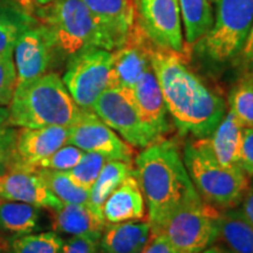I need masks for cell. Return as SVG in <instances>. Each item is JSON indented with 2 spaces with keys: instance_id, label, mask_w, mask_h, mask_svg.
Segmentation results:
<instances>
[{
  "instance_id": "6da1fadb",
  "label": "cell",
  "mask_w": 253,
  "mask_h": 253,
  "mask_svg": "<svg viewBox=\"0 0 253 253\" xmlns=\"http://www.w3.org/2000/svg\"><path fill=\"white\" fill-rule=\"evenodd\" d=\"M150 63L179 134L209 137L225 116V100L186 66L182 53L153 45Z\"/></svg>"
},
{
  "instance_id": "7a4b0ae2",
  "label": "cell",
  "mask_w": 253,
  "mask_h": 253,
  "mask_svg": "<svg viewBox=\"0 0 253 253\" xmlns=\"http://www.w3.org/2000/svg\"><path fill=\"white\" fill-rule=\"evenodd\" d=\"M135 175L148 207L151 229L179 208L202 199L172 140H157L135 158Z\"/></svg>"
},
{
  "instance_id": "3957f363",
  "label": "cell",
  "mask_w": 253,
  "mask_h": 253,
  "mask_svg": "<svg viewBox=\"0 0 253 253\" xmlns=\"http://www.w3.org/2000/svg\"><path fill=\"white\" fill-rule=\"evenodd\" d=\"M7 108V125L14 128L71 126L84 110L73 100L62 79L49 72L28 84H17Z\"/></svg>"
},
{
  "instance_id": "277c9868",
  "label": "cell",
  "mask_w": 253,
  "mask_h": 253,
  "mask_svg": "<svg viewBox=\"0 0 253 253\" xmlns=\"http://www.w3.org/2000/svg\"><path fill=\"white\" fill-rule=\"evenodd\" d=\"M37 21L45 28L56 56L69 59L89 48L113 52L118 42L81 0H54L40 6Z\"/></svg>"
},
{
  "instance_id": "5b68a950",
  "label": "cell",
  "mask_w": 253,
  "mask_h": 253,
  "mask_svg": "<svg viewBox=\"0 0 253 253\" xmlns=\"http://www.w3.org/2000/svg\"><path fill=\"white\" fill-rule=\"evenodd\" d=\"M183 162L205 203L223 210L237 208L242 203L250 184V177L242 168L220 166L205 138L186 142Z\"/></svg>"
},
{
  "instance_id": "8992f818",
  "label": "cell",
  "mask_w": 253,
  "mask_h": 253,
  "mask_svg": "<svg viewBox=\"0 0 253 253\" xmlns=\"http://www.w3.org/2000/svg\"><path fill=\"white\" fill-rule=\"evenodd\" d=\"M211 30L202 38L201 53L209 61L226 63L238 58L253 25V0H216Z\"/></svg>"
},
{
  "instance_id": "52a82bcc",
  "label": "cell",
  "mask_w": 253,
  "mask_h": 253,
  "mask_svg": "<svg viewBox=\"0 0 253 253\" xmlns=\"http://www.w3.org/2000/svg\"><path fill=\"white\" fill-rule=\"evenodd\" d=\"M219 216L218 209L198 199L179 208L151 232L166 237L179 253H199L218 238Z\"/></svg>"
},
{
  "instance_id": "ba28073f",
  "label": "cell",
  "mask_w": 253,
  "mask_h": 253,
  "mask_svg": "<svg viewBox=\"0 0 253 253\" xmlns=\"http://www.w3.org/2000/svg\"><path fill=\"white\" fill-rule=\"evenodd\" d=\"M113 52L89 48L67 61L62 81L73 100L84 110H91L104 90L110 87Z\"/></svg>"
},
{
  "instance_id": "9c48e42d",
  "label": "cell",
  "mask_w": 253,
  "mask_h": 253,
  "mask_svg": "<svg viewBox=\"0 0 253 253\" xmlns=\"http://www.w3.org/2000/svg\"><path fill=\"white\" fill-rule=\"evenodd\" d=\"M91 110L131 147L143 149L155 141L161 140L142 121L131 90L108 88L100 95Z\"/></svg>"
},
{
  "instance_id": "30bf717a",
  "label": "cell",
  "mask_w": 253,
  "mask_h": 253,
  "mask_svg": "<svg viewBox=\"0 0 253 253\" xmlns=\"http://www.w3.org/2000/svg\"><path fill=\"white\" fill-rule=\"evenodd\" d=\"M135 21L155 47L183 53L182 17L177 0H132Z\"/></svg>"
},
{
  "instance_id": "8fae6325",
  "label": "cell",
  "mask_w": 253,
  "mask_h": 253,
  "mask_svg": "<svg viewBox=\"0 0 253 253\" xmlns=\"http://www.w3.org/2000/svg\"><path fill=\"white\" fill-rule=\"evenodd\" d=\"M67 144L86 153L103 155L109 161L132 163L135 157L134 147L115 134L93 110H82L79 121L69 126Z\"/></svg>"
},
{
  "instance_id": "7c38bea8",
  "label": "cell",
  "mask_w": 253,
  "mask_h": 253,
  "mask_svg": "<svg viewBox=\"0 0 253 253\" xmlns=\"http://www.w3.org/2000/svg\"><path fill=\"white\" fill-rule=\"evenodd\" d=\"M13 54L17 84H28L45 75L56 58L52 40L38 21L21 34Z\"/></svg>"
},
{
  "instance_id": "4fadbf2b",
  "label": "cell",
  "mask_w": 253,
  "mask_h": 253,
  "mask_svg": "<svg viewBox=\"0 0 253 253\" xmlns=\"http://www.w3.org/2000/svg\"><path fill=\"white\" fill-rule=\"evenodd\" d=\"M153 43L135 23L125 42L113 50V68L109 88L132 90L135 84L150 67Z\"/></svg>"
},
{
  "instance_id": "5bb4252c",
  "label": "cell",
  "mask_w": 253,
  "mask_h": 253,
  "mask_svg": "<svg viewBox=\"0 0 253 253\" xmlns=\"http://www.w3.org/2000/svg\"><path fill=\"white\" fill-rule=\"evenodd\" d=\"M69 126H49L41 128H18L12 169L33 170L40 161L67 144Z\"/></svg>"
},
{
  "instance_id": "9a60e30c",
  "label": "cell",
  "mask_w": 253,
  "mask_h": 253,
  "mask_svg": "<svg viewBox=\"0 0 253 253\" xmlns=\"http://www.w3.org/2000/svg\"><path fill=\"white\" fill-rule=\"evenodd\" d=\"M0 198L21 202L40 209H55L62 204L36 170L11 169L0 176Z\"/></svg>"
},
{
  "instance_id": "2e32d148",
  "label": "cell",
  "mask_w": 253,
  "mask_h": 253,
  "mask_svg": "<svg viewBox=\"0 0 253 253\" xmlns=\"http://www.w3.org/2000/svg\"><path fill=\"white\" fill-rule=\"evenodd\" d=\"M131 93L142 121L158 137L162 138V136L170 130V122L168 119L169 112L167 109L162 89L151 66L138 79Z\"/></svg>"
},
{
  "instance_id": "e0dca14e",
  "label": "cell",
  "mask_w": 253,
  "mask_h": 253,
  "mask_svg": "<svg viewBox=\"0 0 253 253\" xmlns=\"http://www.w3.org/2000/svg\"><path fill=\"white\" fill-rule=\"evenodd\" d=\"M48 211L52 229L56 233L100 239L107 225L102 213L88 203H62L59 208L49 209Z\"/></svg>"
},
{
  "instance_id": "ac0fdd59",
  "label": "cell",
  "mask_w": 253,
  "mask_h": 253,
  "mask_svg": "<svg viewBox=\"0 0 253 253\" xmlns=\"http://www.w3.org/2000/svg\"><path fill=\"white\" fill-rule=\"evenodd\" d=\"M102 216L107 224L141 220L145 216V201L135 172L126 177L106 199Z\"/></svg>"
},
{
  "instance_id": "d6986e66",
  "label": "cell",
  "mask_w": 253,
  "mask_h": 253,
  "mask_svg": "<svg viewBox=\"0 0 253 253\" xmlns=\"http://www.w3.org/2000/svg\"><path fill=\"white\" fill-rule=\"evenodd\" d=\"M97 21L118 42H125L135 27V8L132 0H81ZM116 49V48H115Z\"/></svg>"
},
{
  "instance_id": "ffe728a7",
  "label": "cell",
  "mask_w": 253,
  "mask_h": 253,
  "mask_svg": "<svg viewBox=\"0 0 253 253\" xmlns=\"http://www.w3.org/2000/svg\"><path fill=\"white\" fill-rule=\"evenodd\" d=\"M151 236L149 221L107 224L100 238L103 253H142Z\"/></svg>"
},
{
  "instance_id": "44dd1931",
  "label": "cell",
  "mask_w": 253,
  "mask_h": 253,
  "mask_svg": "<svg viewBox=\"0 0 253 253\" xmlns=\"http://www.w3.org/2000/svg\"><path fill=\"white\" fill-rule=\"evenodd\" d=\"M244 129L245 126L229 110L212 134L205 138L208 147L220 166L240 168L239 157Z\"/></svg>"
},
{
  "instance_id": "7402d4cb",
  "label": "cell",
  "mask_w": 253,
  "mask_h": 253,
  "mask_svg": "<svg viewBox=\"0 0 253 253\" xmlns=\"http://www.w3.org/2000/svg\"><path fill=\"white\" fill-rule=\"evenodd\" d=\"M232 253H253V224L237 208L220 211L219 235Z\"/></svg>"
},
{
  "instance_id": "603a6c76",
  "label": "cell",
  "mask_w": 253,
  "mask_h": 253,
  "mask_svg": "<svg viewBox=\"0 0 253 253\" xmlns=\"http://www.w3.org/2000/svg\"><path fill=\"white\" fill-rule=\"evenodd\" d=\"M40 208L0 198V230L15 236L33 233L39 229Z\"/></svg>"
},
{
  "instance_id": "cb8c5ba5",
  "label": "cell",
  "mask_w": 253,
  "mask_h": 253,
  "mask_svg": "<svg viewBox=\"0 0 253 253\" xmlns=\"http://www.w3.org/2000/svg\"><path fill=\"white\" fill-rule=\"evenodd\" d=\"M134 172L135 168L132 163L123 162V161H108L103 166L96 181L90 188L88 204L102 213V207L106 199L126 177Z\"/></svg>"
},
{
  "instance_id": "d4e9b609",
  "label": "cell",
  "mask_w": 253,
  "mask_h": 253,
  "mask_svg": "<svg viewBox=\"0 0 253 253\" xmlns=\"http://www.w3.org/2000/svg\"><path fill=\"white\" fill-rule=\"evenodd\" d=\"M188 43H196L213 25V11L209 0H177Z\"/></svg>"
},
{
  "instance_id": "484cf974",
  "label": "cell",
  "mask_w": 253,
  "mask_h": 253,
  "mask_svg": "<svg viewBox=\"0 0 253 253\" xmlns=\"http://www.w3.org/2000/svg\"><path fill=\"white\" fill-rule=\"evenodd\" d=\"M37 23L23 9L0 6V54L13 52L21 34Z\"/></svg>"
},
{
  "instance_id": "4316f807",
  "label": "cell",
  "mask_w": 253,
  "mask_h": 253,
  "mask_svg": "<svg viewBox=\"0 0 253 253\" xmlns=\"http://www.w3.org/2000/svg\"><path fill=\"white\" fill-rule=\"evenodd\" d=\"M47 188L62 203L86 204L89 201V190L82 188L72 179L67 171L37 169Z\"/></svg>"
},
{
  "instance_id": "83f0119b",
  "label": "cell",
  "mask_w": 253,
  "mask_h": 253,
  "mask_svg": "<svg viewBox=\"0 0 253 253\" xmlns=\"http://www.w3.org/2000/svg\"><path fill=\"white\" fill-rule=\"evenodd\" d=\"M229 110L245 128H253V75L243 74L229 94Z\"/></svg>"
},
{
  "instance_id": "f1b7e54d",
  "label": "cell",
  "mask_w": 253,
  "mask_h": 253,
  "mask_svg": "<svg viewBox=\"0 0 253 253\" xmlns=\"http://www.w3.org/2000/svg\"><path fill=\"white\" fill-rule=\"evenodd\" d=\"M63 240L58 233L42 232L18 236L8 244L7 253H60Z\"/></svg>"
},
{
  "instance_id": "f546056e",
  "label": "cell",
  "mask_w": 253,
  "mask_h": 253,
  "mask_svg": "<svg viewBox=\"0 0 253 253\" xmlns=\"http://www.w3.org/2000/svg\"><path fill=\"white\" fill-rule=\"evenodd\" d=\"M108 161L109 160H107L103 155L96 153H84L80 162L74 168H72L71 170H68L67 172L78 185L90 191V188L96 181L100 171Z\"/></svg>"
},
{
  "instance_id": "4dcf8cb0",
  "label": "cell",
  "mask_w": 253,
  "mask_h": 253,
  "mask_svg": "<svg viewBox=\"0 0 253 253\" xmlns=\"http://www.w3.org/2000/svg\"><path fill=\"white\" fill-rule=\"evenodd\" d=\"M86 151L81 150L80 148L72 144H65L58 150L54 151L48 157L43 158L34 167L33 170L46 169L55 170V171H68L80 162Z\"/></svg>"
},
{
  "instance_id": "1f68e13d",
  "label": "cell",
  "mask_w": 253,
  "mask_h": 253,
  "mask_svg": "<svg viewBox=\"0 0 253 253\" xmlns=\"http://www.w3.org/2000/svg\"><path fill=\"white\" fill-rule=\"evenodd\" d=\"M17 87L13 52L0 54V107H8Z\"/></svg>"
},
{
  "instance_id": "d6a6232c",
  "label": "cell",
  "mask_w": 253,
  "mask_h": 253,
  "mask_svg": "<svg viewBox=\"0 0 253 253\" xmlns=\"http://www.w3.org/2000/svg\"><path fill=\"white\" fill-rule=\"evenodd\" d=\"M17 129L7 125L0 126V176L13 168L14 143Z\"/></svg>"
},
{
  "instance_id": "836d02e7",
  "label": "cell",
  "mask_w": 253,
  "mask_h": 253,
  "mask_svg": "<svg viewBox=\"0 0 253 253\" xmlns=\"http://www.w3.org/2000/svg\"><path fill=\"white\" fill-rule=\"evenodd\" d=\"M100 249V239L84 236H72L63 242L60 253H97Z\"/></svg>"
},
{
  "instance_id": "e575fe53",
  "label": "cell",
  "mask_w": 253,
  "mask_h": 253,
  "mask_svg": "<svg viewBox=\"0 0 253 253\" xmlns=\"http://www.w3.org/2000/svg\"><path fill=\"white\" fill-rule=\"evenodd\" d=\"M239 167L250 178L253 177V128H245L240 150Z\"/></svg>"
},
{
  "instance_id": "d590c367",
  "label": "cell",
  "mask_w": 253,
  "mask_h": 253,
  "mask_svg": "<svg viewBox=\"0 0 253 253\" xmlns=\"http://www.w3.org/2000/svg\"><path fill=\"white\" fill-rule=\"evenodd\" d=\"M237 59H238V65L243 74L253 75V25L248 38H246L242 52L239 53Z\"/></svg>"
},
{
  "instance_id": "8d00e7d4",
  "label": "cell",
  "mask_w": 253,
  "mask_h": 253,
  "mask_svg": "<svg viewBox=\"0 0 253 253\" xmlns=\"http://www.w3.org/2000/svg\"><path fill=\"white\" fill-rule=\"evenodd\" d=\"M142 253H179L166 239V237L160 233L151 232L150 239Z\"/></svg>"
},
{
  "instance_id": "74e56055",
  "label": "cell",
  "mask_w": 253,
  "mask_h": 253,
  "mask_svg": "<svg viewBox=\"0 0 253 253\" xmlns=\"http://www.w3.org/2000/svg\"><path fill=\"white\" fill-rule=\"evenodd\" d=\"M253 178V177H252ZM240 211L244 214L250 223L253 224V179L250 181V184L246 190L244 198L240 203Z\"/></svg>"
},
{
  "instance_id": "f35d334b",
  "label": "cell",
  "mask_w": 253,
  "mask_h": 253,
  "mask_svg": "<svg viewBox=\"0 0 253 253\" xmlns=\"http://www.w3.org/2000/svg\"><path fill=\"white\" fill-rule=\"evenodd\" d=\"M8 120V108L7 107H0V126L7 123Z\"/></svg>"
},
{
  "instance_id": "ab89813d",
  "label": "cell",
  "mask_w": 253,
  "mask_h": 253,
  "mask_svg": "<svg viewBox=\"0 0 253 253\" xmlns=\"http://www.w3.org/2000/svg\"><path fill=\"white\" fill-rule=\"evenodd\" d=\"M224 251L219 248H216V246H213V248H208L205 249L204 251L199 252V253H223Z\"/></svg>"
},
{
  "instance_id": "60d3db41",
  "label": "cell",
  "mask_w": 253,
  "mask_h": 253,
  "mask_svg": "<svg viewBox=\"0 0 253 253\" xmlns=\"http://www.w3.org/2000/svg\"><path fill=\"white\" fill-rule=\"evenodd\" d=\"M34 1H36L39 6H45L50 4V2H53L54 0H34Z\"/></svg>"
},
{
  "instance_id": "b9f144b4",
  "label": "cell",
  "mask_w": 253,
  "mask_h": 253,
  "mask_svg": "<svg viewBox=\"0 0 253 253\" xmlns=\"http://www.w3.org/2000/svg\"><path fill=\"white\" fill-rule=\"evenodd\" d=\"M223 253H232L231 251H226V252H223Z\"/></svg>"
},
{
  "instance_id": "7bdbcfd3",
  "label": "cell",
  "mask_w": 253,
  "mask_h": 253,
  "mask_svg": "<svg viewBox=\"0 0 253 253\" xmlns=\"http://www.w3.org/2000/svg\"><path fill=\"white\" fill-rule=\"evenodd\" d=\"M209 1H213L214 2V1H216V0H209Z\"/></svg>"
},
{
  "instance_id": "ee69618b",
  "label": "cell",
  "mask_w": 253,
  "mask_h": 253,
  "mask_svg": "<svg viewBox=\"0 0 253 253\" xmlns=\"http://www.w3.org/2000/svg\"><path fill=\"white\" fill-rule=\"evenodd\" d=\"M0 1H1V0H0Z\"/></svg>"
}]
</instances>
